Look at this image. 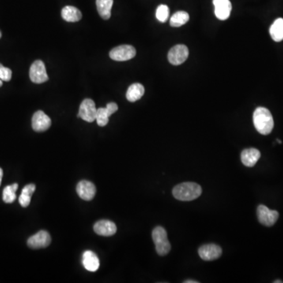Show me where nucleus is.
I'll list each match as a JSON object with an SVG mask.
<instances>
[{
	"label": "nucleus",
	"instance_id": "nucleus-9",
	"mask_svg": "<svg viewBox=\"0 0 283 283\" xmlns=\"http://www.w3.org/2000/svg\"><path fill=\"white\" fill-rule=\"evenodd\" d=\"M50 242H51V238L50 234L46 231H40L35 235L30 237L27 244L28 247L32 249H41L47 247L50 244Z\"/></svg>",
	"mask_w": 283,
	"mask_h": 283
},
{
	"label": "nucleus",
	"instance_id": "nucleus-20",
	"mask_svg": "<svg viewBox=\"0 0 283 283\" xmlns=\"http://www.w3.org/2000/svg\"><path fill=\"white\" fill-rule=\"evenodd\" d=\"M270 35L276 42H281L283 39V18L276 19L270 28Z\"/></svg>",
	"mask_w": 283,
	"mask_h": 283
},
{
	"label": "nucleus",
	"instance_id": "nucleus-12",
	"mask_svg": "<svg viewBox=\"0 0 283 283\" xmlns=\"http://www.w3.org/2000/svg\"><path fill=\"white\" fill-rule=\"evenodd\" d=\"M79 197L85 201H91L95 198L96 188L95 184L88 180L80 181L77 186Z\"/></svg>",
	"mask_w": 283,
	"mask_h": 283
},
{
	"label": "nucleus",
	"instance_id": "nucleus-23",
	"mask_svg": "<svg viewBox=\"0 0 283 283\" xmlns=\"http://www.w3.org/2000/svg\"><path fill=\"white\" fill-rule=\"evenodd\" d=\"M17 189H18L17 183H13V184L9 185V186H6L4 188L3 192H2V199H3L5 203H13V201L17 198L16 191H17Z\"/></svg>",
	"mask_w": 283,
	"mask_h": 283
},
{
	"label": "nucleus",
	"instance_id": "nucleus-31",
	"mask_svg": "<svg viewBox=\"0 0 283 283\" xmlns=\"http://www.w3.org/2000/svg\"><path fill=\"white\" fill-rule=\"evenodd\" d=\"M2 86V80H0V88Z\"/></svg>",
	"mask_w": 283,
	"mask_h": 283
},
{
	"label": "nucleus",
	"instance_id": "nucleus-13",
	"mask_svg": "<svg viewBox=\"0 0 283 283\" xmlns=\"http://www.w3.org/2000/svg\"><path fill=\"white\" fill-rule=\"evenodd\" d=\"M94 231L101 236H113L117 232V226L110 220H99L94 225Z\"/></svg>",
	"mask_w": 283,
	"mask_h": 283
},
{
	"label": "nucleus",
	"instance_id": "nucleus-17",
	"mask_svg": "<svg viewBox=\"0 0 283 283\" xmlns=\"http://www.w3.org/2000/svg\"><path fill=\"white\" fill-rule=\"evenodd\" d=\"M62 17L68 22H77L82 18V13L75 6H66L62 9Z\"/></svg>",
	"mask_w": 283,
	"mask_h": 283
},
{
	"label": "nucleus",
	"instance_id": "nucleus-24",
	"mask_svg": "<svg viewBox=\"0 0 283 283\" xmlns=\"http://www.w3.org/2000/svg\"><path fill=\"white\" fill-rule=\"evenodd\" d=\"M110 114H109L108 110L106 108L97 109V114H96V120L97 124L100 127H104L107 125L109 122V118Z\"/></svg>",
	"mask_w": 283,
	"mask_h": 283
},
{
	"label": "nucleus",
	"instance_id": "nucleus-8",
	"mask_svg": "<svg viewBox=\"0 0 283 283\" xmlns=\"http://www.w3.org/2000/svg\"><path fill=\"white\" fill-rule=\"evenodd\" d=\"M189 56V50L183 44L174 46L168 54V62L173 65H179L186 62Z\"/></svg>",
	"mask_w": 283,
	"mask_h": 283
},
{
	"label": "nucleus",
	"instance_id": "nucleus-3",
	"mask_svg": "<svg viewBox=\"0 0 283 283\" xmlns=\"http://www.w3.org/2000/svg\"><path fill=\"white\" fill-rule=\"evenodd\" d=\"M152 238L154 242L156 251L160 256H165L171 250V244L168 239V235L162 227H156L152 232Z\"/></svg>",
	"mask_w": 283,
	"mask_h": 283
},
{
	"label": "nucleus",
	"instance_id": "nucleus-5",
	"mask_svg": "<svg viewBox=\"0 0 283 283\" xmlns=\"http://www.w3.org/2000/svg\"><path fill=\"white\" fill-rule=\"evenodd\" d=\"M279 216L277 211L272 210L265 205H260L257 208V217L263 225L272 227L277 222Z\"/></svg>",
	"mask_w": 283,
	"mask_h": 283
},
{
	"label": "nucleus",
	"instance_id": "nucleus-29",
	"mask_svg": "<svg viewBox=\"0 0 283 283\" xmlns=\"http://www.w3.org/2000/svg\"><path fill=\"white\" fill-rule=\"evenodd\" d=\"M184 283H198V282L195 281V280H186L184 282Z\"/></svg>",
	"mask_w": 283,
	"mask_h": 283
},
{
	"label": "nucleus",
	"instance_id": "nucleus-28",
	"mask_svg": "<svg viewBox=\"0 0 283 283\" xmlns=\"http://www.w3.org/2000/svg\"><path fill=\"white\" fill-rule=\"evenodd\" d=\"M2 175H3V171H2V168H0V186H1V183H2Z\"/></svg>",
	"mask_w": 283,
	"mask_h": 283
},
{
	"label": "nucleus",
	"instance_id": "nucleus-19",
	"mask_svg": "<svg viewBox=\"0 0 283 283\" xmlns=\"http://www.w3.org/2000/svg\"><path fill=\"white\" fill-rule=\"evenodd\" d=\"M113 4L114 0H96L98 12L102 18L104 20L110 18Z\"/></svg>",
	"mask_w": 283,
	"mask_h": 283
},
{
	"label": "nucleus",
	"instance_id": "nucleus-1",
	"mask_svg": "<svg viewBox=\"0 0 283 283\" xmlns=\"http://www.w3.org/2000/svg\"><path fill=\"white\" fill-rule=\"evenodd\" d=\"M254 124L260 134L268 136L274 128V120L270 111L265 107H258L254 113Z\"/></svg>",
	"mask_w": 283,
	"mask_h": 283
},
{
	"label": "nucleus",
	"instance_id": "nucleus-22",
	"mask_svg": "<svg viewBox=\"0 0 283 283\" xmlns=\"http://www.w3.org/2000/svg\"><path fill=\"white\" fill-rule=\"evenodd\" d=\"M190 20L188 13L185 11H178L174 13L170 18V25L171 27H180Z\"/></svg>",
	"mask_w": 283,
	"mask_h": 283
},
{
	"label": "nucleus",
	"instance_id": "nucleus-10",
	"mask_svg": "<svg viewBox=\"0 0 283 283\" xmlns=\"http://www.w3.org/2000/svg\"><path fill=\"white\" fill-rule=\"evenodd\" d=\"M198 254L203 261H212L220 258L222 255V249L215 244H207L201 246Z\"/></svg>",
	"mask_w": 283,
	"mask_h": 283
},
{
	"label": "nucleus",
	"instance_id": "nucleus-27",
	"mask_svg": "<svg viewBox=\"0 0 283 283\" xmlns=\"http://www.w3.org/2000/svg\"><path fill=\"white\" fill-rule=\"evenodd\" d=\"M106 109L108 110L109 114H110V116H111L112 114H114V113L118 111V106L115 103H110L107 104V106H106Z\"/></svg>",
	"mask_w": 283,
	"mask_h": 283
},
{
	"label": "nucleus",
	"instance_id": "nucleus-4",
	"mask_svg": "<svg viewBox=\"0 0 283 283\" xmlns=\"http://www.w3.org/2000/svg\"><path fill=\"white\" fill-rule=\"evenodd\" d=\"M136 55V49L131 45H121L113 49L110 52V58L118 62L129 61Z\"/></svg>",
	"mask_w": 283,
	"mask_h": 283
},
{
	"label": "nucleus",
	"instance_id": "nucleus-7",
	"mask_svg": "<svg viewBox=\"0 0 283 283\" xmlns=\"http://www.w3.org/2000/svg\"><path fill=\"white\" fill-rule=\"evenodd\" d=\"M29 77L35 84H43L48 80L47 70L42 61L37 60L32 63L30 67Z\"/></svg>",
	"mask_w": 283,
	"mask_h": 283
},
{
	"label": "nucleus",
	"instance_id": "nucleus-2",
	"mask_svg": "<svg viewBox=\"0 0 283 283\" xmlns=\"http://www.w3.org/2000/svg\"><path fill=\"white\" fill-rule=\"evenodd\" d=\"M202 193V189L198 183H180L174 187L172 190L175 198L179 201H188L198 198Z\"/></svg>",
	"mask_w": 283,
	"mask_h": 283
},
{
	"label": "nucleus",
	"instance_id": "nucleus-30",
	"mask_svg": "<svg viewBox=\"0 0 283 283\" xmlns=\"http://www.w3.org/2000/svg\"><path fill=\"white\" fill-rule=\"evenodd\" d=\"M283 281H280V280H277V281H275L274 283H283Z\"/></svg>",
	"mask_w": 283,
	"mask_h": 283
},
{
	"label": "nucleus",
	"instance_id": "nucleus-32",
	"mask_svg": "<svg viewBox=\"0 0 283 283\" xmlns=\"http://www.w3.org/2000/svg\"><path fill=\"white\" fill-rule=\"evenodd\" d=\"M277 142H279V143L282 144V141H281V140H277Z\"/></svg>",
	"mask_w": 283,
	"mask_h": 283
},
{
	"label": "nucleus",
	"instance_id": "nucleus-6",
	"mask_svg": "<svg viewBox=\"0 0 283 283\" xmlns=\"http://www.w3.org/2000/svg\"><path fill=\"white\" fill-rule=\"evenodd\" d=\"M96 114L97 109L95 107V102L90 99H84L80 106L78 118L92 123L96 120Z\"/></svg>",
	"mask_w": 283,
	"mask_h": 283
},
{
	"label": "nucleus",
	"instance_id": "nucleus-16",
	"mask_svg": "<svg viewBox=\"0 0 283 283\" xmlns=\"http://www.w3.org/2000/svg\"><path fill=\"white\" fill-rule=\"evenodd\" d=\"M82 264L86 270L91 272H96L100 266L99 257L94 252L90 250L85 251L83 254Z\"/></svg>",
	"mask_w": 283,
	"mask_h": 283
},
{
	"label": "nucleus",
	"instance_id": "nucleus-15",
	"mask_svg": "<svg viewBox=\"0 0 283 283\" xmlns=\"http://www.w3.org/2000/svg\"><path fill=\"white\" fill-rule=\"evenodd\" d=\"M261 152L256 148H250L242 151L241 153V160L242 164L246 167H254L261 158Z\"/></svg>",
	"mask_w": 283,
	"mask_h": 283
},
{
	"label": "nucleus",
	"instance_id": "nucleus-26",
	"mask_svg": "<svg viewBox=\"0 0 283 283\" xmlns=\"http://www.w3.org/2000/svg\"><path fill=\"white\" fill-rule=\"evenodd\" d=\"M12 71L9 68L4 67L2 64H0V80L2 81L8 82L11 80Z\"/></svg>",
	"mask_w": 283,
	"mask_h": 283
},
{
	"label": "nucleus",
	"instance_id": "nucleus-21",
	"mask_svg": "<svg viewBox=\"0 0 283 283\" xmlns=\"http://www.w3.org/2000/svg\"><path fill=\"white\" fill-rule=\"evenodd\" d=\"M35 190V186L34 184H28L24 186L21 191V195L19 196V203L21 206L28 207L31 202V198Z\"/></svg>",
	"mask_w": 283,
	"mask_h": 283
},
{
	"label": "nucleus",
	"instance_id": "nucleus-18",
	"mask_svg": "<svg viewBox=\"0 0 283 283\" xmlns=\"http://www.w3.org/2000/svg\"><path fill=\"white\" fill-rule=\"evenodd\" d=\"M145 93V88L143 86L139 83L132 84L128 89L126 98L131 103H135L140 100Z\"/></svg>",
	"mask_w": 283,
	"mask_h": 283
},
{
	"label": "nucleus",
	"instance_id": "nucleus-11",
	"mask_svg": "<svg viewBox=\"0 0 283 283\" xmlns=\"http://www.w3.org/2000/svg\"><path fill=\"white\" fill-rule=\"evenodd\" d=\"M51 125V120L44 112L39 110L34 114L32 120V129L35 132L42 133L49 129Z\"/></svg>",
	"mask_w": 283,
	"mask_h": 283
},
{
	"label": "nucleus",
	"instance_id": "nucleus-14",
	"mask_svg": "<svg viewBox=\"0 0 283 283\" xmlns=\"http://www.w3.org/2000/svg\"><path fill=\"white\" fill-rule=\"evenodd\" d=\"M215 6V15L221 21L227 20L231 15V6L230 0H213Z\"/></svg>",
	"mask_w": 283,
	"mask_h": 283
},
{
	"label": "nucleus",
	"instance_id": "nucleus-33",
	"mask_svg": "<svg viewBox=\"0 0 283 283\" xmlns=\"http://www.w3.org/2000/svg\"><path fill=\"white\" fill-rule=\"evenodd\" d=\"M2 37V33L0 32V38Z\"/></svg>",
	"mask_w": 283,
	"mask_h": 283
},
{
	"label": "nucleus",
	"instance_id": "nucleus-25",
	"mask_svg": "<svg viewBox=\"0 0 283 283\" xmlns=\"http://www.w3.org/2000/svg\"><path fill=\"white\" fill-rule=\"evenodd\" d=\"M169 17V9L166 5H160L156 10V17L160 22H166Z\"/></svg>",
	"mask_w": 283,
	"mask_h": 283
}]
</instances>
